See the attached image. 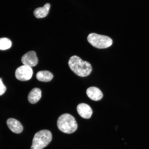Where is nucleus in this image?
I'll return each mask as SVG.
<instances>
[{
	"label": "nucleus",
	"instance_id": "f257e3e1",
	"mask_svg": "<svg viewBox=\"0 0 149 149\" xmlns=\"http://www.w3.org/2000/svg\"><path fill=\"white\" fill-rule=\"evenodd\" d=\"M68 65L72 71L80 77H86L92 72V68L90 63L83 61L77 56L74 55L70 58Z\"/></svg>",
	"mask_w": 149,
	"mask_h": 149
},
{
	"label": "nucleus",
	"instance_id": "ddd939ff",
	"mask_svg": "<svg viewBox=\"0 0 149 149\" xmlns=\"http://www.w3.org/2000/svg\"><path fill=\"white\" fill-rule=\"evenodd\" d=\"M12 43L8 38H0V50H5L9 49L12 46Z\"/></svg>",
	"mask_w": 149,
	"mask_h": 149
},
{
	"label": "nucleus",
	"instance_id": "423d86ee",
	"mask_svg": "<svg viewBox=\"0 0 149 149\" xmlns=\"http://www.w3.org/2000/svg\"><path fill=\"white\" fill-rule=\"evenodd\" d=\"M22 61L24 65L31 68L36 66L38 63L36 52L33 51L27 52L22 57Z\"/></svg>",
	"mask_w": 149,
	"mask_h": 149
},
{
	"label": "nucleus",
	"instance_id": "f8f14e48",
	"mask_svg": "<svg viewBox=\"0 0 149 149\" xmlns=\"http://www.w3.org/2000/svg\"><path fill=\"white\" fill-rule=\"evenodd\" d=\"M36 77L39 81L45 82H49L53 79V74L48 71H40L37 72Z\"/></svg>",
	"mask_w": 149,
	"mask_h": 149
},
{
	"label": "nucleus",
	"instance_id": "4468645a",
	"mask_svg": "<svg viewBox=\"0 0 149 149\" xmlns=\"http://www.w3.org/2000/svg\"><path fill=\"white\" fill-rule=\"evenodd\" d=\"M6 90V87L3 84L1 78H0V96L4 94Z\"/></svg>",
	"mask_w": 149,
	"mask_h": 149
},
{
	"label": "nucleus",
	"instance_id": "9d476101",
	"mask_svg": "<svg viewBox=\"0 0 149 149\" xmlns=\"http://www.w3.org/2000/svg\"><path fill=\"white\" fill-rule=\"evenodd\" d=\"M42 97V91L40 89L35 88L32 89L28 95V100L30 103L35 104L40 100Z\"/></svg>",
	"mask_w": 149,
	"mask_h": 149
},
{
	"label": "nucleus",
	"instance_id": "0eeeda50",
	"mask_svg": "<svg viewBox=\"0 0 149 149\" xmlns=\"http://www.w3.org/2000/svg\"><path fill=\"white\" fill-rule=\"evenodd\" d=\"M77 111L80 116L85 119L90 118L93 111L89 105L85 103H81L77 106Z\"/></svg>",
	"mask_w": 149,
	"mask_h": 149
},
{
	"label": "nucleus",
	"instance_id": "f03ea898",
	"mask_svg": "<svg viewBox=\"0 0 149 149\" xmlns=\"http://www.w3.org/2000/svg\"><path fill=\"white\" fill-rule=\"evenodd\" d=\"M58 129L66 134H72L77 128V124L75 119L69 113H64L59 117L57 121Z\"/></svg>",
	"mask_w": 149,
	"mask_h": 149
},
{
	"label": "nucleus",
	"instance_id": "7ed1b4c3",
	"mask_svg": "<svg viewBox=\"0 0 149 149\" xmlns=\"http://www.w3.org/2000/svg\"><path fill=\"white\" fill-rule=\"evenodd\" d=\"M52 139V133L49 130H40L35 134L31 149H42L49 144Z\"/></svg>",
	"mask_w": 149,
	"mask_h": 149
},
{
	"label": "nucleus",
	"instance_id": "20e7f679",
	"mask_svg": "<svg viewBox=\"0 0 149 149\" xmlns=\"http://www.w3.org/2000/svg\"><path fill=\"white\" fill-rule=\"evenodd\" d=\"M87 40L91 45L98 49L107 48L113 44V40L109 37L95 33L89 34Z\"/></svg>",
	"mask_w": 149,
	"mask_h": 149
},
{
	"label": "nucleus",
	"instance_id": "9b49d317",
	"mask_svg": "<svg viewBox=\"0 0 149 149\" xmlns=\"http://www.w3.org/2000/svg\"><path fill=\"white\" fill-rule=\"evenodd\" d=\"M51 5L49 3H47L44 7H40L35 9L33 12L34 16L37 18H42L45 17L49 13Z\"/></svg>",
	"mask_w": 149,
	"mask_h": 149
},
{
	"label": "nucleus",
	"instance_id": "39448f33",
	"mask_svg": "<svg viewBox=\"0 0 149 149\" xmlns=\"http://www.w3.org/2000/svg\"><path fill=\"white\" fill-rule=\"evenodd\" d=\"M15 74L16 79L19 81H27L32 77L33 70L30 67L22 65L17 69Z\"/></svg>",
	"mask_w": 149,
	"mask_h": 149
},
{
	"label": "nucleus",
	"instance_id": "1a4fd4ad",
	"mask_svg": "<svg viewBox=\"0 0 149 149\" xmlns=\"http://www.w3.org/2000/svg\"><path fill=\"white\" fill-rule=\"evenodd\" d=\"M86 94L91 100L96 101L101 100L103 96L102 91L95 87H89L87 89Z\"/></svg>",
	"mask_w": 149,
	"mask_h": 149
},
{
	"label": "nucleus",
	"instance_id": "6e6552de",
	"mask_svg": "<svg viewBox=\"0 0 149 149\" xmlns=\"http://www.w3.org/2000/svg\"><path fill=\"white\" fill-rule=\"evenodd\" d=\"M7 124L11 131L15 133L19 134L23 131V127L19 121L10 118L7 121Z\"/></svg>",
	"mask_w": 149,
	"mask_h": 149
}]
</instances>
